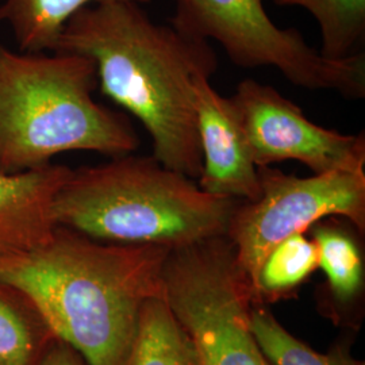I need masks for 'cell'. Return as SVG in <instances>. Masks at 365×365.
<instances>
[{
    "label": "cell",
    "mask_w": 365,
    "mask_h": 365,
    "mask_svg": "<svg viewBox=\"0 0 365 365\" xmlns=\"http://www.w3.org/2000/svg\"><path fill=\"white\" fill-rule=\"evenodd\" d=\"M54 52L91 58L101 91L144 125L157 161L197 180L194 84L218 69L209 41L152 22L140 3L107 1L75 14Z\"/></svg>",
    "instance_id": "1"
},
{
    "label": "cell",
    "mask_w": 365,
    "mask_h": 365,
    "mask_svg": "<svg viewBox=\"0 0 365 365\" xmlns=\"http://www.w3.org/2000/svg\"><path fill=\"white\" fill-rule=\"evenodd\" d=\"M170 249L114 244L57 226L38 248L0 260V279L36 302L88 365H123L146 300L163 297Z\"/></svg>",
    "instance_id": "2"
},
{
    "label": "cell",
    "mask_w": 365,
    "mask_h": 365,
    "mask_svg": "<svg viewBox=\"0 0 365 365\" xmlns=\"http://www.w3.org/2000/svg\"><path fill=\"white\" fill-rule=\"evenodd\" d=\"M238 200L211 195L153 156L71 170L53 203L57 226L98 241L175 249L226 235Z\"/></svg>",
    "instance_id": "3"
},
{
    "label": "cell",
    "mask_w": 365,
    "mask_h": 365,
    "mask_svg": "<svg viewBox=\"0 0 365 365\" xmlns=\"http://www.w3.org/2000/svg\"><path fill=\"white\" fill-rule=\"evenodd\" d=\"M96 87L86 56L14 52L0 43V172L36 170L75 150L135 152L140 141L129 119L99 105Z\"/></svg>",
    "instance_id": "4"
},
{
    "label": "cell",
    "mask_w": 365,
    "mask_h": 365,
    "mask_svg": "<svg viewBox=\"0 0 365 365\" xmlns=\"http://www.w3.org/2000/svg\"><path fill=\"white\" fill-rule=\"evenodd\" d=\"M163 297L191 342L195 365H272L252 331L253 292L226 235L170 249Z\"/></svg>",
    "instance_id": "5"
},
{
    "label": "cell",
    "mask_w": 365,
    "mask_h": 365,
    "mask_svg": "<svg viewBox=\"0 0 365 365\" xmlns=\"http://www.w3.org/2000/svg\"><path fill=\"white\" fill-rule=\"evenodd\" d=\"M170 26L192 38L217 41L235 66H274L294 86L365 96L364 53L331 61L300 34L271 21L262 0H175Z\"/></svg>",
    "instance_id": "6"
},
{
    "label": "cell",
    "mask_w": 365,
    "mask_h": 365,
    "mask_svg": "<svg viewBox=\"0 0 365 365\" xmlns=\"http://www.w3.org/2000/svg\"><path fill=\"white\" fill-rule=\"evenodd\" d=\"M260 195L240 202L226 230L235 259L256 302L261 264L287 237L306 233L327 217H342L365 230V170H339L299 178L271 167L259 168Z\"/></svg>",
    "instance_id": "7"
},
{
    "label": "cell",
    "mask_w": 365,
    "mask_h": 365,
    "mask_svg": "<svg viewBox=\"0 0 365 365\" xmlns=\"http://www.w3.org/2000/svg\"><path fill=\"white\" fill-rule=\"evenodd\" d=\"M230 101L257 168L291 160L313 173L364 170V133L325 129L276 88L255 78L242 80Z\"/></svg>",
    "instance_id": "8"
},
{
    "label": "cell",
    "mask_w": 365,
    "mask_h": 365,
    "mask_svg": "<svg viewBox=\"0 0 365 365\" xmlns=\"http://www.w3.org/2000/svg\"><path fill=\"white\" fill-rule=\"evenodd\" d=\"M194 90L202 155L199 187L211 195L238 202L256 200L260 195L259 168L252 160L230 98L220 95L205 76L196 78Z\"/></svg>",
    "instance_id": "9"
},
{
    "label": "cell",
    "mask_w": 365,
    "mask_h": 365,
    "mask_svg": "<svg viewBox=\"0 0 365 365\" xmlns=\"http://www.w3.org/2000/svg\"><path fill=\"white\" fill-rule=\"evenodd\" d=\"M71 168L48 164L16 173L0 172V260L45 244L57 223L53 203Z\"/></svg>",
    "instance_id": "10"
},
{
    "label": "cell",
    "mask_w": 365,
    "mask_h": 365,
    "mask_svg": "<svg viewBox=\"0 0 365 365\" xmlns=\"http://www.w3.org/2000/svg\"><path fill=\"white\" fill-rule=\"evenodd\" d=\"M56 339L29 294L0 279V365H39Z\"/></svg>",
    "instance_id": "11"
},
{
    "label": "cell",
    "mask_w": 365,
    "mask_h": 365,
    "mask_svg": "<svg viewBox=\"0 0 365 365\" xmlns=\"http://www.w3.org/2000/svg\"><path fill=\"white\" fill-rule=\"evenodd\" d=\"M107 1L150 0H3L0 22L10 27L21 52H54L68 21L84 7Z\"/></svg>",
    "instance_id": "12"
},
{
    "label": "cell",
    "mask_w": 365,
    "mask_h": 365,
    "mask_svg": "<svg viewBox=\"0 0 365 365\" xmlns=\"http://www.w3.org/2000/svg\"><path fill=\"white\" fill-rule=\"evenodd\" d=\"M123 365H195L191 342L164 297L145 302Z\"/></svg>",
    "instance_id": "13"
},
{
    "label": "cell",
    "mask_w": 365,
    "mask_h": 365,
    "mask_svg": "<svg viewBox=\"0 0 365 365\" xmlns=\"http://www.w3.org/2000/svg\"><path fill=\"white\" fill-rule=\"evenodd\" d=\"M280 7H302L321 27L319 54L341 61L364 53L365 0H272Z\"/></svg>",
    "instance_id": "14"
},
{
    "label": "cell",
    "mask_w": 365,
    "mask_h": 365,
    "mask_svg": "<svg viewBox=\"0 0 365 365\" xmlns=\"http://www.w3.org/2000/svg\"><path fill=\"white\" fill-rule=\"evenodd\" d=\"M312 235L318 268L327 274L334 297L341 302L352 300L364 282V264L357 242L342 227L322 221L312 226Z\"/></svg>",
    "instance_id": "15"
},
{
    "label": "cell",
    "mask_w": 365,
    "mask_h": 365,
    "mask_svg": "<svg viewBox=\"0 0 365 365\" xmlns=\"http://www.w3.org/2000/svg\"><path fill=\"white\" fill-rule=\"evenodd\" d=\"M317 268L318 253L313 240L306 233L289 235L262 261L256 283V302L298 287Z\"/></svg>",
    "instance_id": "16"
},
{
    "label": "cell",
    "mask_w": 365,
    "mask_h": 365,
    "mask_svg": "<svg viewBox=\"0 0 365 365\" xmlns=\"http://www.w3.org/2000/svg\"><path fill=\"white\" fill-rule=\"evenodd\" d=\"M250 327L261 351L272 365H363L341 346L329 353L314 351L264 309L252 310Z\"/></svg>",
    "instance_id": "17"
},
{
    "label": "cell",
    "mask_w": 365,
    "mask_h": 365,
    "mask_svg": "<svg viewBox=\"0 0 365 365\" xmlns=\"http://www.w3.org/2000/svg\"><path fill=\"white\" fill-rule=\"evenodd\" d=\"M39 365H88L69 344L63 339H56L45 353Z\"/></svg>",
    "instance_id": "18"
}]
</instances>
